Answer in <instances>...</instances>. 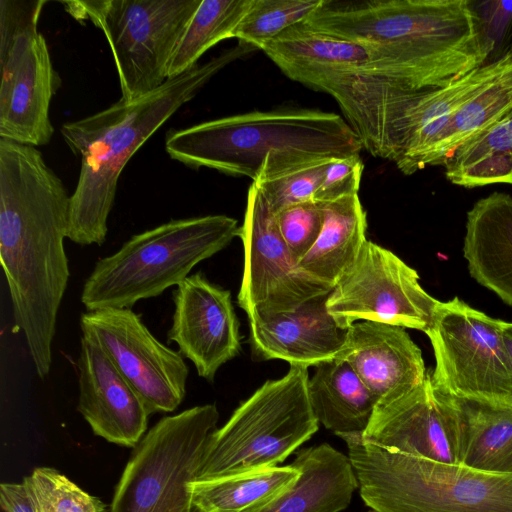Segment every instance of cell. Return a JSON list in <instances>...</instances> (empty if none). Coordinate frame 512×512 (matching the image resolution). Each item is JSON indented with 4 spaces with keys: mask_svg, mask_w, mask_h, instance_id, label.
<instances>
[{
    "mask_svg": "<svg viewBox=\"0 0 512 512\" xmlns=\"http://www.w3.org/2000/svg\"><path fill=\"white\" fill-rule=\"evenodd\" d=\"M512 109V67L463 104L421 157L418 170L443 166L463 143L479 135Z\"/></svg>",
    "mask_w": 512,
    "mask_h": 512,
    "instance_id": "obj_29",
    "label": "cell"
},
{
    "mask_svg": "<svg viewBox=\"0 0 512 512\" xmlns=\"http://www.w3.org/2000/svg\"><path fill=\"white\" fill-rule=\"evenodd\" d=\"M335 159L300 153L271 154L252 183L275 215L290 205L314 201Z\"/></svg>",
    "mask_w": 512,
    "mask_h": 512,
    "instance_id": "obj_30",
    "label": "cell"
},
{
    "mask_svg": "<svg viewBox=\"0 0 512 512\" xmlns=\"http://www.w3.org/2000/svg\"><path fill=\"white\" fill-rule=\"evenodd\" d=\"M503 325L458 297L440 302L425 333L435 357L433 386L456 399L512 404V359Z\"/></svg>",
    "mask_w": 512,
    "mask_h": 512,
    "instance_id": "obj_12",
    "label": "cell"
},
{
    "mask_svg": "<svg viewBox=\"0 0 512 512\" xmlns=\"http://www.w3.org/2000/svg\"><path fill=\"white\" fill-rule=\"evenodd\" d=\"M77 410L94 435L134 448L147 432L144 401L92 338L82 335L77 361Z\"/></svg>",
    "mask_w": 512,
    "mask_h": 512,
    "instance_id": "obj_19",
    "label": "cell"
},
{
    "mask_svg": "<svg viewBox=\"0 0 512 512\" xmlns=\"http://www.w3.org/2000/svg\"><path fill=\"white\" fill-rule=\"evenodd\" d=\"M24 479L30 484L38 512H110V506L52 467H37Z\"/></svg>",
    "mask_w": 512,
    "mask_h": 512,
    "instance_id": "obj_33",
    "label": "cell"
},
{
    "mask_svg": "<svg viewBox=\"0 0 512 512\" xmlns=\"http://www.w3.org/2000/svg\"><path fill=\"white\" fill-rule=\"evenodd\" d=\"M336 358L351 366L377 404L411 392L428 377L421 350L405 328L386 323H353Z\"/></svg>",
    "mask_w": 512,
    "mask_h": 512,
    "instance_id": "obj_20",
    "label": "cell"
},
{
    "mask_svg": "<svg viewBox=\"0 0 512 512\" xmlns=\"http://www.w3.org/2000/svg\"><path fill=\"white\" fill-rule=\"evenodd\" d=\"M452 399L457 463L482 472L512 474V404Z\"/></svg>",
    "mask_w": 512,
    "mask_h": 512,
    "instance_id": "obj_24",
    "label": "cell"
},
{
    "mask_svg": "<svg viewBox=\"0 0 512 512\" xmlns=\"http://www.w3.org/2000/svg\"><path fill=\"white\" fill-rule=\"evenodd\" d=\"M174 311L167 333L197 374L212 382L219 368L238 355L241 335L231 292L201 272L189 275L173 293Z\"/></svg>",
    "mask_w": 512,
    "mask_h": 512,
    "instance_id": "obj_17",
    "label": "cell"
},
{
    "mask_svg": "<svg viewBox=\"0 0 512 512\" xmlns=\"http://www.w3.org/2000/svg\"><path fill=\"white\" fill-rule=\"evenodd\" d=\"M348 448L363 502L377 512H512V474L392 452L338 435Z\"/></svg>",
    "mask_w": 512,
    "mask_h": 512,
    "instance_id": "obj_6",
    "label": "cell"
},
{
    "mask_svg": "<svg viewBox=\"0 0 512 512\" xmlns=\"http://www.w3.org/2000/svg\"><path fill=\"white\" fill-rule=\"evenodd\" d=\"M440 302L422 288L415 269L367 240L333 287L326 305L343 329L357 321H374L426 333Z\"/></svg>",
    "mask_w": 512,
    "mask_h": 512,
    "instance_id": "obj_13",
    "label": "cell"
},
{
    "mask_svg": "<svg viewBox=\"0 0 512 512\" xmlns=\"http://www.w3.org/2000/svg\"><path fill=\"white\" fill-rule=\"evenodd\" d=\"M238 237L244 263L237 302L248 320L294 310L332 291L300 268L279 233L274 214L253 183Z\"/></svg>",
    "mask_w": 512,
    "mask_h": 512,
    "instance_id": "obj_14",
    "label": "cell"
},
{
    "mask_svg": "<svg viewBox=\"0 0 512 512\" xmlns=\"http://www.w3.org/2000/svg\"><path fill=\"white\" fill-rule=\"evenodd\" d=\"M370 512H377V511H375V510H372V509H371V511H370Z\"/></svg>",
    "mask_w": 512,
    "mask_h": 512,
    "instance_id": "obj_39",
    "label": "cell"
},
{
    "mask_svg": "<svg viewBox=\"0 0 512 512\" xmlns=\"http://www.w3.org/2000/svg\"><path fill=\"white\" fill-rule=\"evenodd\" d=\"M275 216L279 233L299 262L317 241L323 226L322 204L307 201L290 205Z\"/></svg>",
    "mask_w": 512,
    "mask_h": 512,
    "instance_id": "obj_34",
    "label": "cell"
},
{
    "mask_svg": "<svg viewBox=\"0 0 512 512\" xmlns=\"http://www.w3.org/2000/svg\"><path fill=\"white\" fill-rule=\"evenodd\" d=\"M304 23L337 37L393 46L415 90L445 87L491 60L470 0H323Z\"/></svg>",
    "mask_w": 512,
    "mask_h": 512,
    "instance_id": "obj_3",
    "label": "cell"
},
{
    "mask_svg": "<svg viewBox=\"0 0 512 512\" xmlns=\"http://www.w3.org/2000/svg\"><path fill=\"white\" fill-rule=\"evenodd\" d=\"M70 196L34 146L0 139V260L15 327L39 378L52 365V342L70 270L64 248Z\"/></svg>",
    "mask_w": 512,
    "mask_h": 512,
    "instance_id": "obj_1",
    "label": "cell"
},
{
    "mask_svg": "<svg viewBox=\"0 0 512 512\" xmlns=\"http://www.w3.org/2000/svg\"><path fill=\"white\" fill-rule=\"evenodd\" d=\"M300 477L294 465L276 466L190 483L197 512H261Z\"/></svg>",
    "mask_w": 512,
    "mask_h": 512,
    "instance_id": "obj_27",
    "label": "cell"
},
{
    "mask_svg": "<svg viewBox=\"0 0 512 512\" xmlns=\"http://www.w3.org/2000/svg\"><path fill=\"white\" fill-rule=\"evenodd\" d=\"M361 438L388 451L458 464L454 400L433 386L428 373L411 392L376 404Z\"/></svg>",
    "mask_w": 512,
    "mask_h": 512,
    "instance_id": "obj_16",
    "label": "cell"
},
{
    "mask_svg": "<svg viewBox=\"0 0 512 512\" xmlns=\"http://www.w3.org/2000/svg\"><path fill=\"white\" fill-rule=\"evenodd\" d=\"M254 50L238 42L139 99L121 98L102 111L61 126L64 141L81 162L70 196L69 240L78 245L101 246L105 242L118 181L132 156L214 75Z\"/></svg>",
    "mask_w": 512,
    "mask_h": 512,
    "instance_id": "obj_2",
    "label": "cell"
},
{
    "mask_svg": "<svg viewBox=\"0 0 512 512\" xmlns=\"http://www.w3.org/2000/svg\"><path fill=\"white\" fill-rule=\"evenodd\" d=\"M252 0H202L192 16L168 67V79L179 76L198 63L214 45L233 38Z\"/></svg>",
    "mask_w": 512,
    "mask_h": 512,
    "instance_id": "obj_31",
    "label": "cell"
},
{
    "mask_svg": "<svg viewBox=\"0 0 512 512\" xmlns=\"http://www.w3.org/2000/svg\"><path fill=\"white\" fill-rule=\"evenodd\" d=\"M218 420L217 406L204 404L157 421L133 448L110 512H197L190 483Z\"/></svg>",
    "mask_w": 512,
    "mask_h": 512,
    "instance_id": "obj_9",
    "label": "cell"
},
{
    "mask_svg": "<svg viewBox=\"0 0 512 512\" xmlns=\"http://www.w3.org/2000/svg\"><path fill=\"white\" fill-rule=\"evenodd\" d=\"M239 230L232 217L206 215L171 220L133 235L96 262L80 300L87 311L132 309L138 301L178 286L197 264L226 248Z\"/></svg>",
    "mask_w": 512,
    "mask_h": 512,
    "instance_id": "obj_7",
    "label": "cell"
},
{
    "mask_svg": "<svg viewBox=\"0 0 512 512\" xmlns=\"http://www.w3.org/2000/svg\"><path fill=\"white\" fill-rule=\"evenodd\" d=\"M503 330L507 348L512 359V322L504 321Z\"/></svg>",
    "mask_w": 512,
    "mask_h": 512,
    "instance_id": "obj_37",
    "label": "cell"
},
{
    "mask_svg": "<svg viewBox=\"0 0 512 512\" xmlns=\"http://www.w3.org/2000/svg\"><path fill=\"white\" fill-rule=\"evenodd\" d=\"M46 0H0V139L47 145L61 86L38 23Z\"/></svg>",
    "mask_w": 512,
    "mask_h": 512,
    "instance_id": "obj_11",
    "label": "cell"
},
{
    "mask_svg": "<svg viewBox=\"0 0 512 512\" xmlns=\"http://www.w3.org/2000/svg\"><path fill=\"white\" fill-rule=\"evenodd\" d=\"M511 67L505 53L445 87L423 90L347 74L318 75L306 86L335 99L363 149L410 175L453 114Z\"/></svg>",
    "mask_w": 512,
    "mask_h": 512,
    "instance_id": "obj_4",
    "label": "cell"
},
{
    "mask_svg": "<svg viewBox=\"0 0 512 512\" xmlns=\"http://www.w3.org/2000/svg\"><path fill=\"white\" fill-rule=\"evenodd\" d=\"M443 167L451 183L465 188L512 184V109L459 146Z\"/></svg>",
    "mask_w": 512,
    "mask_h": 512,
    "instance_id": "obj_28",
    "label": "cell"
},
{
    "mask_svg": "<svg viewBox=\"0 0 512 512\" xmlns=\"http://www.w3.org/2000/svg\"><path fill=\"white\" fill-rule=\"evenodd\" d=\"M300 477L261 512H342L358 489L348 456L328 443L297 452L292 462Z\"/></svg>",
    "mask_w": 512,
    "mask_h": 512,
    "instance_id": "obj_23",
    "label": "cell"
},
{
    "mask_svg": "<svg viewBox=\"0 0 512 512\" xmlns=\"http://www.w3.org/2000/svg\"><path fill=\"white\" fill-rule=\"evenodd\" d=\"M505 53L512 55V30H511V33L509 35V38H508V41H507V45L505 47L504 54Z\"/></svg>",
    "mask_w": 512,
    "mask_h": 512,
    "instance_id": "obj_38",
    "label": "cell"
},
{
    "mask_svg": "<svg viewBox=\"0 0 512 512\" xmlns=\"http://www.w3.org/2000/svg\"><path fill=\"white\" fill-rule=\"evenodd\" d=\"M308 368L290 366L243 401L209 437L197 479L276 467L319 429Z\"/></svg>",
    "mask_w": 512,
    "mask_h": 512,
    "instance_id": "obj_8",
    "label": "cell"
},
{
    "mask_svg": "<svg viewBox=\"0 0 512 512\" xmlns=\"http://www.w3.org/2000/svg\"><path fill=\"white\" fill-rule=\"evenodd\" d=\"M308 394L319 424L337 436L362 433L378 402L351 366L338 358L316 366Z\"/></svg>",
    "mask_w": 512,
    "mask_h": 512,
    "instance_id": "obj_26",
    "label": "cell"
},
{
    "mask_svg": "<svg viewBox=\"0 0 512 512\" xmlns=\"http://www.w3.org/2000/svg\"><path fill=\"white\" fill-rule=\"evenodd\" d=\"M322 3L323 0H252L233 38L260 49L288 28L304 22Z\"/></svg>",
    "mask_w": 512,
    "mask_h": 512,
    "instance_id": "obj_32",
    "label": "cell"
},
{
    "mask_svg": "<svg viewBox=\"0 0 512 512\" xmlns=\"http://www.w3.org/2000/svg\"><path fill=\"white\" fill-rule=\"evenodd\" d=\"M202 0H88L62 2L79 22L105 35L122 99L133 101L162 86L168 67Z\"/></svg>",
    "mask_w": 512,
    "mask_h": 512,
    "instance_id": "obj_10",
    "label": "cell"
},
{
    "mask_svg": "<svg viewBox=\"0 0 512 512\" xmlns=\"http://www.w3.org/2000/svg\"><path fill=\"white\" fill-rule=\"evenodd\" d=\"M165 150L191 168L207 167L254 181L271 154L346 158L363 146L345 119L311 109L253 111L171 130Z\"/></svg>",
    "mask_w": 512,
    "mask_h": 512,
    "instance_id": "obj_5",
    "label": "cell"
},
{
    "mask_svg": "<svg viewBox=\"0 0 512 512\" xmlns=\"http://www.w3.org/2000/svg\"><path fill=\"white\" fill-rule=\"evenodd\" d=\"M320 203L324 215L321 233L298 265L333 288L367 241V217L358 194Z\"/></svg>",
    "mask_w": 512,
    "mask_h": 512,
    "instance_id": "obj_25",
    "label": "cell"
},
{
    "mask_svg": "<svg viewBox=\"0 0 512 512\" xmlns=\"http://www.w3.org/2000/svg\"><path fill=\"white\" fill-rule=\"evenodd\" d=\"M363 170L364 165L360 154L335 159L328 166L314 201L328 202L358 194Z\"/></svg>",
    "mask_w": 512,
    "mask_h": 512,
    "instance_id": "obj_35",
    "label": "cell"
},
{
    "mask_svg": "<svg viewBox=\"0 0 512 512\" xmlns=\"http://www.w3.org/2000/svg\"><path fill=\"white\" fill-rule=\"evenodd\" d=\"M0 506L4 512H38L30 484L3 482L0 485Z\"/></svg>",
    "mask_w": 512,
    "mask_h": 512,
    "instance_id": "obj_36",
    "label": "cell"
},
{
    "mask_svg": "<svg viewBox=\"0 0 512 512\" xmlns=\"http://www.w3.org/2000/svg\"><path fill=\"white\" fill-rule=\"evenodd\" d=\"M260 50L288 78L301 84L323 74L358 75L388 82L398 78L389 46L337 37L304 22L288 28Z\"/></svg>",
    "mask_w": 512,
    "mask_h": 512,
    "instance_id": "obj_18",
    "label": "cell"
},
{
    "mask_svg": "<svg viewBox=\"0 0 512 512\" xmlns=\"http://www.w3.org/2000/svg\"><path fill=\"white\" fill-rule=\"evenodd\" d=\"M82 335L95 340L144 401L150 414L175 411L186 396L189 368L130 308L87 311Z\"/></svg>",
    "mask_w": 512,
    "mask_h": 512,
    "instance_id": "obj_15",
    "label": "cell"
},
{
    "mask_svg": "<svg viewBox=\"0 0 512 512\" xmlns=\"http://www.w3.org/2000/svg\"><path fill=\"white\" fill-rule=\"evenodd\" d=\"M470 275L512 306V197L494 192L467 213L463 246Z\"/></svg>",
    "mask_w": 512,
    "mask_h": 512,
    "instance_id": "obj_22",
    "label": "cell"
},
{
    "mask_svg": "<svg viewBox=\"0 0 512 512\" xmlns=\"http://www.w3.org/2000/svg\"><path fill=\"white\" fill-rule=\"evenodd\" d=\"M328 295L310 299L294 310L248 320L253 358L280 359L306 368L335 359L344 346L347 329L328 312Z\"/></svg>",
    "mask_w": 512,
    "mask_h": 512,
    "instance_id": "obj_21",
    "label": "cell"
}]
</instances>
